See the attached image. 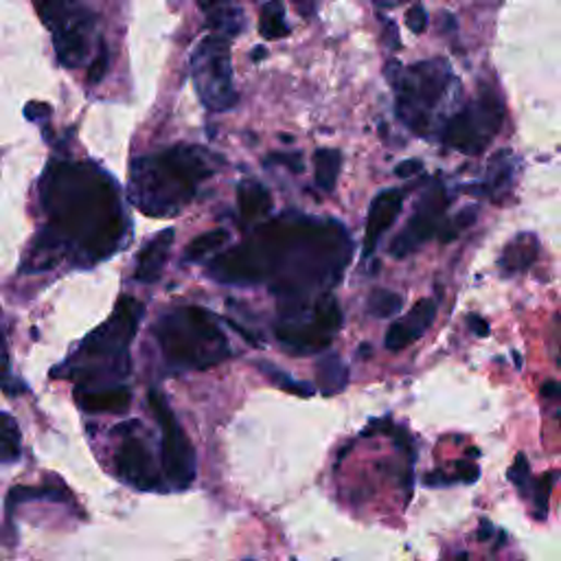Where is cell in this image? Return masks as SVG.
Returning <instances> with one entry per match:
<instances>
[{"label":"cell","instance_id":"28","mask_svg":"<svg viewBox=\"0 0 561 561\" xmlns=\"http://www.w3.org/2000/svg\"><path fill=\"white\" fill-rule=\"evenodd\" d=\"M402 308H404V299L397 293L386 288L373 290L367 301V312L373 319H393L402 312Z\"/></svg>","mask_w":561,"mask_h":561},{"label":"cell","instance_id":"8","mask_svg":"<svg viewBox=\"0 0 561 561\" xmlns=\"http://www.w3.org/2000/svg\"><path fill=\"white\" fill-rule=\"evenodd\" d=\"M502 119L504 106L498 91L482 84L476 104L465 106L447 119L443 126V141L467 156H478L500 130Z\"/></svg>","mask_w":561,"mask_h":561},{"label":"cell","instance_id":"37","mask_svg":"<svg viewBox=\"0 0 561 561\" xmlns=\"http://www.w3.org/2000/svg\"><path fill=\"white\" fill-rule=\"evenodd\" d=\"M456 480H461V482H474V480H478V467L474 465V463H469V461H458L456 463Z\"/></svg>","mask_w":561,"mask_h":561},{"label":"cell","instance_id":"27","mask_svg":"<svg viewBox=\"0 0 561 561\" xmlns=\"http://www.w3.org/2000/svg\"><path fill=\"white\" fill-rule=\"evenodd\" d=\"M226 241H228V230H224V228H215V230L202 232L200 237H195L193 241H189V246H187V250H184V263L200 261V259L208 256L211 252L219 250Z\"/></svg>","mask_w":561,"mask_h":561},{"label":"cell","instance_id":"21","mask_svg":"<svg viewBox=\"0 0 561 561\" xmlns=\"http://www.w3.org/2000/svg\"><path fill=\"white\" fill-rule=\"evenodd\" d=\"M349 384V367L338 354H325L317 362V386L323 395H338Z\"/></svg>","mask_w":561,"mask_h":561},{"label":"cell","instance_id":"30","mask_svg":"<svg viewBox=\"0 0 561 561\" xmlns=\"http://www.w3.org/2000/svg\"><path fill=\"white\" fill-rule=\"evenodd\" d=\"M108 67H110V53H108L106 43L99 40V51H97L95 60H93L91 67H88V84H91V86L99 84V82L106 77Z\"/></svg>","mask_w":561,"mask_h":561},{"label":"cell","instance_id":"35","mask_svg":"<svg viewBox=\"0 0 561 561\" xmlns=\"http://www.w3.org/2000/svg\"><path fill=\"white\" fill-rule=\"evenodd\" d=\"M51 115H53V110H51L49 104H36V102H32V104H27V108H25V117H27L29 121H36V123L49 121Z\"/></svg>","mask_w":561,"mask_h":561},{"label":"cell","instance_id":"18","mask_svg":"<svg viewBox=\"0 0 561 561\" xmlns=\"http://www.w3.org/2000/svg\"><path fill=\"white\" fill-rule=\"evenodd\" d=\"M237 206L243 226H252L272 211L270 191L256 180H241L237 184Z\"/></svg>","mask_w":561,"mask_h":561},{"label":"cell","instance_id":"22","mask_svg":"<svg viewBox=\"0 0 561 561\" xmlns=\"http://www.w3.org/2000/svg\"><path fill=\"white\" fill-rule=\"evenodd\" d=\"M506 156H509V152H498L489 165V171H487L489 178L480 184H469L467 189L474 195H496L498 191L506 189L509 180L513 178V165H511V158H506Z\"/></svg>","mask_w":561,"mask_h":561},{"label":"cell","instance_id":"17","mask_svg":"<svg viewBox=\"0 0 561 561\" xmlns=\"http://www.w3.org/2000/svg\"><path fill=\"white\" fill-rule=\"evenodd\" d=\"M75 399L82 410L95 415H123L130 408L132 393L126 386L108 389H77Z\"/></svg>","mask_w":561,"mask_h":561},{"label":"cell","instance_id":"13","mask_svg":"<svg viewBox=\"0 0 561 561\" xmlns=\"http://www.w3.org/2000/svg\"><path fill=\"white\" fill-rule=\"evenodd\" d=\"M117 474L139 491H165L156 461L147 443L136 434H126L115 456Z\"/></svg>","mask_w":561,"mask_h":561},{"label":"cell","instance_id":"4","mask_svg":"<svg viewBox=\"0 0 561 561\" xmlns=\"http://www.w3.org/2000/svg\"><path fill=\"white\" fill-rule=\"evenodd\" d=\"M143 319V306L132 297H121L115 314L95 330L77 349V354L69 360L64 371H53V375H62L75 380L80 389L97 382L123 380L130 373V343L136 336L139 323Z\"/></svg>","mask_w":561,"mask_h":561},{"label":"cell","instance_id":"43","mask_svg":"<svg viewBox=\"0 0 561 561\" xmlns=\"http://www.w3.org/2000/svg\"><path fill=\"white\" fill-rule=\"evenodd\" d=\"M265 53H267V51H265V47H256V49H254V53H252V60H254V62H259L261 58H265Z\"/></svg>","mask_w":561,"mask_h":561},{"label":"cell","instance_id":"19","mask_svg":"<svg viewBox=\"0 0 561 561\" xmlns=\"http://www.w3.org/2000/svg\"><path fill=\"white\" fill-rule=\"evenodd\" d=\"M200 10L206 12V25L213 32V36L219 38H235L246 29V16L237 5L226 3H200Z\"/></svg>","mask_w":561,"mask_h":561},{"label":"cell","instance_id":"7","mask_svg":"<svg viewBox=\"0 0 561 561\" xmlns=\"http://www.w3.org/2000/svg\"><path fill=\"white\" fill-rule=\"evenodd\" d=\"M191 80L200 102L211 112H226L237 104L232 84L230 43L219 36H206L191 53Z\"/></svg>","mask_w":561,"mask_h":561},{"label":"cell","instance_id":"33","mask_svg":"<svg viewBox=\"0 0 561 561\" xmlns=\"http://www.w3.org/2000/svg\"><path fill=\"white\" fill-rule=\"evenodd\" d=\"M406 27L415 34L421 36L428 29V12L423 5H413L406 14Z\"/></svg>","mask_w":561,"mask_h":561},{"label":"cell","instance_id":"11","mask_svg":"<svg viewBox=\"0 0 561 561\" xmlns=\"http://www.w3.org/2000/svg\"><path fill=\"white\" fill-rule=\"evenodd\" d=\"M343 327V312L336 299L330 295L317 299V303L310 308L308 314L299 319L280 321V325L274 327L276 341L288 347L290 354L310 356L325 351L336 332Z\"/></svg>","mask_w":561,"mask_h":561},{"label":"cell","instance_id":"38","mask_svg":"<svg viewBox=\"0 0 561 561\" xmlns=\"http://www.w3.org/2000/svg\"><path fill=\"white\" fill-rule=\"evenodd\" d=\"M384 45L393 51H399L402 49V40H399V29L393 21H386V27H384Z\"/></svg>","mask_w":561,"mask_h":561},{"label":"cell","instance_id":"5","mask_svg":"<svg viewBox=\"0 0 561 561\" xmlns=\"http://www.w3.org/2000/svg\"><path fill=\"white\" fill-rule=\"evenodd\" d=\"M154 332L165 360L182 371H204L230 356L228 338L222 334L215 317L198 306L165 314Z\"/></svg>","mask_w":561,"mask_h":561},{"label":"cell","instance_id":"44","mask_svg":"<svg viewBox=\"0 0 561 561\" xmlns=\"http://www.w3.org/2000/svg\"><path fill=\"white\" fill-rule=\"evenodd\" d=\"M246 561H252V559H246Z\"/></svg>","mask_w":561,"mask_h":561},{"label":"cell","instance_id":"20","mask_svg":"<svg viewBox=\"0 0 561 561\" xmlns=\"http://www.w3.org/2000/svg\"><path fill=\"white\" fill-rule=\"evenodd\" d=\"M537 254H539L537 239L528 232H522L511 243L504 246L498 265H500L502 274H520L535 263Z\"/></svg>","mask_w":561,"mask_h":561},{"label":"cell","instance_id":"39","mask_svg":"<svg viewBox=\"0 0 561 561\" xmlns=\"http://www.w3.org/2000/svg\"><path fill=\"white\" fill-rule=\"evenodd\" d=\"M467 323L472 327V332L478 336V338H487L489 336V323L476 314H469L467 317Z\"/></svg>","mask_w":561,"mask_h":561},{"label":"cell","instance_id":"6","mask_svg":"<svg viewBox=\"0 0 561 561\" xmlns=\"http://www.w3.org/2000/svg\"><path fill=\"white\" fill-rule=\"evenodd\" d=\"M458 84L445 60H426L402 69L393 82L397 93V117L419 136H430L432 115L439 104Z\"/></svg>","mask_w":561,"mask_h":561},{"label":"cell","instance_id":"23","mask_svg":"<svg viewBox=\"0 0 561 561\" xmlns=\"http://www.w3.org/2000/svg\"><path fill=\"white\" fill-rule=\"evenodd\" d=\"M341 167H343V154L338 150H332V147L317 150V154H314L317 187H321L325 193H332L338 184Z\"/></svg>","mask_w":561,"mask_h":561},{"label":"cell","instance_id":"31","mask_svg":"<svg viewBox=\"0 0 561 561\" xmlns=\"http://www.w3.org/2000/svg\"><path fill=\"white\" fill-rule=\"evenodd\" d=\"M509 478L513 480V485H515L522 493H526L528 480H530V469H528V461H526L524 454H517V456H515V463H513V467L509 469Z\"/></svg>","mask_w":561,"mask_h":561},{"label":"cell","instance_id":"40","mask_svg":"<svg viewBox=\"0 0 561 561\" xmlns=\"http://www.w3.org/2000/svg\"><path fill=\"white\" fill-rule=\"evenodd\" d=\"M226 325H228V327H232V330H235V332H237V334H239V336H241V338H243V341H246V343H250V345H252V347H261V343H259V341H256V338H254V336H252V332H248V330H243V327H241V325H239V323H235V321H230V319H226Z\"/></svg>","mask_w":561,"mask_h":561},{"label":"cell","instance_id":"2","mask_svg":"<svg viewBox=\"0 0 561 561\" xmlns=\"http://www.w3.org/2000/svg\"><path fill=\"white\" fill-rule=\"evenodd\" d=\"M45 228L32 243L23 272H47L71 259L95 265L130 237L117 182L95 163L53 160L40 178Z\"/></svg>","mask_w":561,"mask_h":561},{"label":"cell","instance_id":"34","mask_svg":"<svg viewBox=\"0 0 561 561\" xmlns=\"http://www.w3.org/2000/svg\"><path fill=\"white\" fill-rule=\"evenodd\" d=\"M272 163L286 165L293 174H301L303 171V156L299 152H295V154H270L267 165H272Z\"/></svg>","mask_w":561,"mask_h":561},{"label":"cell","instance_id":"15","mask_svg":"<svg viewBox=\"0 0 561 561\" xmlns=\"http://www.w3.org/2000/svg\"><path fill=\"white\" fill-rule=\"evenodd\" d=\"M434 317H437V301H432V299L419 301L406 314V319H402V321H397L389 327L386 338H384V347L389 351L406 349L408 345H413L415 341H419L428 332V327L434 323Z\"/></svg>","mask_w":561,"mask_h":561},{"label":"cell","instance_id":"24","mask_svg":"<svg viewBox=\"0 0 561 561\" xmlns=\"http://www.w3.org/2000/svg\"><path fill=\"white\" fill-rule=\"evenodd\" d=\"M259 32L267 40H278V38H286L290 34V25L286 23V8H284V3H278V0H274V3L263 5Z\"/></svg>","mask_w":561,"mask_h":561},{"label":"cell","instance_id":"42","mask_svg":"<svg viewBox=\"0 0 561 561\" xmlns=\"http://www.w3.org/2000/svg\"><path fill=\"white\" fill-rule=\"evenodd\" d=\"M541 395H544L546 399H557V397H559V384H557L554 380L546 382V384L541 386Z\"/></svg>","mask_w":561,"mask_h":561},{"label":"cell","instance_id":"10","mask_svg":"<svg viewBox=\"0 0 561 561\" xmlns=\"http://www.w3.org/2000/svg\"><path fill=\"white\" fill-rule=\"evenodd\" d=\"M150 408L160 426V478L167 489H187L195 480V450L158 391H150Z\"/></svg>","mask_w":561,"mask_h":561},{"label":"cell","instance_id":"26","mask_svg":"<svg viewBox=\"0 0 561 561\" xmlns=\"http://www.w3.org/2000/svg\"><path fill=\"white\" fill-rule=\"evenodd\" d=\"M256 367L261 369V373L280 391H286L290 395H297V397H312L317 393V389L308 382H299L295 380L293 375H288L286 371L276 369L272 362H256Z\"/></svg>","mask_w":561,"mask_h":561},{"label":"cell","instance_id":"36","mask_svg":"<svg viewBox=\"0 0 561 561\" xmlns=\"http://www.w3.org/2000/svg\"><path fill=\"white\" fill-rule=\"evenodd\" d=\"M423 171V163L419 158H408L395 167L397 178H415Z\"/></svg>","mask_w":561,"mask_h":561},{"label":"cell","instance_id":"16","mask_svg":"<svg viewBox=\"0 0 561 561\" xmlns=\"http://www.w3.org/2000/svg\"><path fill=\"white\" fill-rule=\"evenodd\" d=\"M174 237H176L174 228H165L139 252L136 270H134V278L139 284H156V280L163 276L169 259V250L174 246Z\"/></svg>","mask_w":561,"mask_h":561},{"label":"cell","instance_id":"41","mask_svg":"<svg viewBox=\"0 0 561 561\" xmlns=\"http://www.w3.org/2000/svg\"><path fill=\"white\" fill-rule=\"evenodd\" d=\"M399 73H402V64H399L397 60H391V62L386 64V69H384V75H386V80H389L391 84L397 80Z\"/></svg>","mask_w":561,"mask_h":561},{"label":"cell","instance_id":"14","mask_svg":"<svg viewBox=\"0 0 561 561\" xmlns=\"http://www.w3.org/2000/svg\"><path fill=\"white\" fill-rule=\"evenodd\" d=\"M402 206H404V191H399V189H384L371 200L365 246H362L365 259L378 250L380 239L395 224V219L402 213Z\"/></svg>","mask_w":561,"mask_h":561},{"label":"cell","instance_id":"29","mask_svg":"<svg viewBox=\"0 0 561 561\" xmlns=\"http://www.w3.org/2000/svg\"><path fill=\"white\" fill-rule=\"evenodd\" d=\"M476 217H478V206H474V204L463 206L450 222H443V226H441V230H439V239H441L443 243L456 239L463 230H467V228L476 222Z\"/></svg>","mask_w":561,"mask_h":561},{"label":"cell","instance_id":"9","mask_svg":"<svg viewBox=\"0 0 561 561\" xmlns=\"http://www.w3.org/2000/svg\"><path fill=\"white\" fill-rule=\"evenodd\" d=\"M36 10L53 34L58 62L67 69L84 67L91 56V36L97 16L86 5L77 3H43Z\"/></svg>","mask_w":561,"mask_h":561},{"label":"cell","instance_id":"3","mask_svg":"<svg viewBox=\"0 0 561 561\" xmlns=\"http://www.w3.org/2000/svg\"><path fill=\"white\" fill-rule=\"evenodd\" d=\"M217 156L193 145H176L158 154L139 156L130 165V202L150 217L180 213L198 187L213 176Z\"/></svg>","mask_w":561,"mask_h":561},{"label":"cell","instance_id":"32","mask_svg":"<svg viewBox=\"0 0 561 561\" xmlns=\"http://www.w3.org/2000/svg\"><path fill=\"white\" fill-rule=\"evenodd\" d=\"M10 380H12V358H10L5 327L0 323V386H5Z\"/></svg>","mask_w":561,"mask_h":561},{"label":"cell","instance_id":"12","mask_svg":"<svg viewBox=\"0 0 561 561\" xmlns=\"http://www.w3.org/2000/svg\"><path fill=\"white\" fill-rule=\"evenodd\" d=\"M447 204H450V198L445 187L439 180L432 182L417 200L406 228L391 241L389 254L395 259H404L413 254L421 243L437 237L443 226Z\"/></svg>","mask_w":561,"mask_h":561},{"label":"cell","instance_id":"25","mask_svg":"<svg viewBox=\"0 0 561 561\" xmlns=\"http://www.w3.org/2000/svg\"><path fill=\"white\" fill-rule=\"evenodd\" d=\"M21 458V428L10 413H0V463Z\"/></svg>","mask_w":561,"mask_h":561},{"label":"cell","instance_id":"1","mask_svg":"<svg viewBox=\"0 0 561 561\" xmlns=\"http://www.w3.org/2000/svg\"><path fill=\"white\" fill-rule=\"evenodd\" d=\"M354 243L336 219L288 213L256 226L239 246L211 259L206 274L226 286L270 284L278 312L297 319L310 312L317 295L341 284Z\"/></svg>","mask_w":561,"mask_h":561}]
</instances>
